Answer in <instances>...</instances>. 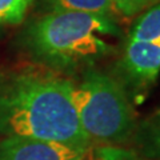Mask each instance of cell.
Returning <instances> with one entry per match:
<instances>
[{
    "mask_svg": "<svg viewBox=\"0 0 160 160\" xmlns=\"http://www.w3.org/2000/svg\"><path fill=\"white\" fill-rule=\"evenodd\" d=\"M109 2L115 13L129 18L149 8L156 0H109Z\"/></svg>",
    "mask_w": 160,
    "mask_h": 160,
    "instance_id": "obj_10",
    "label": "cell"
},
{
    "mask_svg": "<svg viewBox=\"0 0 160 160\" xmlns=\"http://www.w3.org/2000/svg\"><path fill=\"white\" fill-rule=\"evenodd\" d=\"M155 116H158V118H160V109H159V111L156 112V115H155Z\"/></svg>",
    "mask_w": 160,
    "mask_h": 160,
    "instance_id": "obj_11",
    "label": "cell"
},
{
    "mask_svg": "<svg viewBox=\"0 0 160 160\" xmlns=\"http://www.w3.org/2000/svg\"><path fill=\"white\" fill-rule=\"evenodd\" d=\"M40 4L46 12H82L112 18L115 13L109 0H40Z\"/></svg>",
    "mask_w": 160,
    "mask_h": 160,
    "instance_id": "obj_6",
    "label": "cell"
},
{
    "mask_svg": "<svg viewBox=\"0 0 160 160\" xmlns=\"http://www.w3.org/2000/svg\"><path fill=\"white\" fill-rule=\"evenodd\" d=\"M129 40L158 42L160 40V3L151 6L132 27Z\"/></svg>",
    "mask_w": 160,
    "mask_h": 160,
    "instance_id": "obj_7",
    "label": "cell"
},
{
    "mask_svg": "<svg viewBox=\"0 0 160 160\" xmlns=\"http://www.w3.org/2000/svg\"><path fill=\"white\" fill-rule=\"evenodd\" d=\"M122 35L112 16L82 12H46L26 28L22 44L39 66L60 73L91 67L113 52L107 38Z\"/></svg>",
    "mask_w": 160,
    "mask_h": 160,
    "instance_id": "obj_2",
    "label": "cell"
},
{
    "mask_svg": "<svg viewBox=\"0 0 160 160\" xmlns=\"http://www.w3.org/2000/svg\"><path fill=\"white\" fill-rule=\"evenodd\" d=\"M136 139L144 155L160 160V118L153 116L143 123L138 129Z\"/></svg>",
    "mask_w": 160,
    "mask_h": 160,
    "instance_id": "obj_8",
    "label": "cell"
},
{
    "mask_svg": "<svg viewBox=\"0 0 160 160\" xmlns=\"http://www.w3.org/2000/svg\"><path fill=\"white\" fill-rule=\"evenodd\" d=\"M75 83L43 66L0 73V135L91 148L73 103Z\"/></svg>",
    "mask_w": 160,
    "mask_h": 160,
    "instance_id": "obj_1",
    "label": "cell"
},
{
    "mask_svg": "<svg viewBox=\"0 0 160 160\" xmlns=\"http://www.w3.org/2000/svg\"><path fill=\"white\" fill-rule=\"evenodd\" d=\"M89 149L51 140L6 136L0 140V160H86Z\"/></svg>",
    "mask_w": 160,
    "mask_h": 160,
    "instance_id": "obj_4",
    "label": "cell"
},
{
    "mask_svg": "<svg viewBox=\"0 0 160 160\" xmlns=\"http://www.w3.org/2000/svg\"><path fill=\"white\" fill-rule=\"evenodd\" d=\"M119 69L129 87L146 91L156 82L160 73V40H128L119 62Z\"/></svg>",
    "mask_w": 160,
    "mask_h": 160,
    "instance_id": "obj_5",
    "label": "cell"
},
{
    "mask_svg": "<svg viewBox=\"0 0 160 160\" xmlns=\"http://www.w3.org/2000/svg\"><path fill=\"white\" fill-rule=\"evenodd\" d=\"M36 0H0V26H16Z\"/></svg>",
    "mask_w": 160,
    "mask_h": 160,
    "instance_id": "obj_9",
    "label": "cell"
},
{
    "mask_svg": "<svg viewBox=\"0 0 160 160\" xmlns=\"http://www.w3.org/2000/svg\"><path fill=\"white\" fill-rule=\"evenodd\" d=\"M73 103L89 143L116 144L132 136L135 113L124 86L113 76L87 67L73 87Z\"/></svg>",
    "mask_w": 160,
    "mask_h": 160,
    "instance_id": "obj_3",
    "label": "cell"
}]
</instances>
